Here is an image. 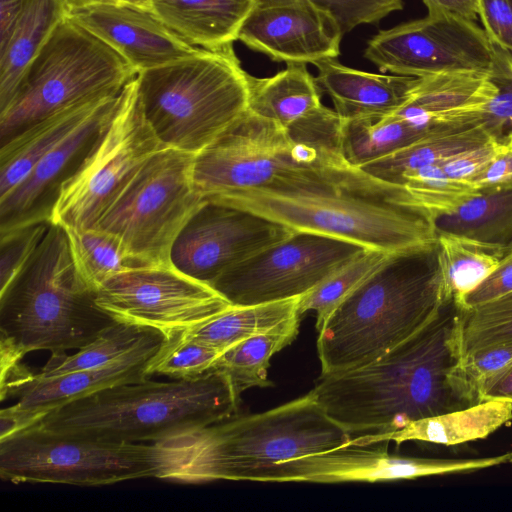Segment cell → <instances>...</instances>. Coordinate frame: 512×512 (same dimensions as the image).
<instances>
[{"label":"cell","mask_w":512,"mask_h":512,"mask_svg":"<svg viewBox=\"0 0 512 512\" xmlns=\"http://www.w3.org/2000/svg\"><path fill=\"white\" fill-rule=\"evenodd\" d=\"M459 310L445 300L431 322L378 359L321 374L312 389L316 400L351 436L396 430L479 403L461 371Z\"/></svg>","instance_id":"obj_1"},{"label":"cell","mask_w":512,"mask_h":512,"mask_svg":"<svg viewBox=\"0 0 512 512\" xmlns=\"http://www.w3.org/2000/svg\"><path fill=\"white\" fill-rule=\"evenodd\" d=\"M209 202L249 210L295 232L397 253L438 241L433 220L406 190L348 163L296 172L262 188Z\"/></svg>","instance_id":"obj_2"},{"label":"cell","mask_w":512,"mask_h":512,"mask_svg":"<svg viewBox=\"0 0 512 512\" xmlns=\"http://www.w3.org/2000/svg\"><path fill=\"white\" fill-rule=\"evenodd\" d=\"M352 436L307 394L152 443L156 477L180 484L263 482L280 462L347 445Z\"/></svg>","instance_id":"obj_3"},{"label":"cell","mask_w":512,"mask_h":512,"mask_svg":"<svg viewBox=\"0 0 512 512\" xmlns=\"http://www.w3.org/2000/svg\"><path fill=\"white\" fill-rule=\"evenodd\" d=\"M445 300L438 241L392 253L318 330L321 374L378 359L431 322Z\"/></svg>","instance_id":"obj_4"},{"label":"cell","mask_w":512,"mask_h":512,"mask_svg":"<svg viewBox=\"0 0 512 512\" xmlns=\"http://www.w3.org/2000/svg\"><path fill=\"white\" fill-rule=\"evenodd\" d=\"M239 403L228 375L213 368L193 379L110 387L59 406L39 425L95 440L155 443L235 416Z\"/></svg>","instance_id":"obj_5"},{"label":"cell","mask_w":512,"mask_h":512,"mask_svg":"<svg viewBox=\"0 0 512 512\" xmlns=\"http://www.w3.org/2000/svg\"><path fill=\"white\" fill-rule=\"evenodd\" d=\"M115 322L79 276L66 230L53 223L21 272L0 291V342L24 356L80 349Z\"/></svg>","instance_id":"obj_6"},{"label":"cell","mask_w":512,"mask_h":512,"mask_svg":"<svg viewBox=\"0 0 512 512\" xmlns=\"http://www.w3.org/2000/svg\"><path fill=\"white\" fill-rule=\"evenodd\" d=\"M342 118L324 105L288 128L247 110L213 143L195 154L192 179L199 196L267 187L305 170L347 163Z\"/></svg>","instance_id":"obj_7"},{"label":"cell","mask_w":512,"mask_h":512,"mask_svg":"<svg viewBox=\"0 0 512 512\" xmlns=\"http://www.w3.org/2000/svg\"><path fill=\"white\" fill-rule=\"evenodd\" d=\"M250 75L233 45L139 71L144 116L164 147L197 154L247 110Z\"/></svg>","instance_id":"obj_8"},{"label":"cell","mask_w":512,"mask_h":512,"mask_svg":"<svg viewBox=\"0 0 512 512\" xmlns=\"http://www.w3.org/2000/svg\"><path fill=\"white\" fill-rule=\"evenodd\" d=\"M137 74L117 52L66 17L0 111L1 145L61 110L119 95Z\"/></svg>","instance_id":"obj_9"},{"label":"cell","mask_w":512,"mask_h":512,"mask_svg":"<svg viewBox=\"0 0 512 512\" xmlns=\"http://www.w3.org/2000/svg\"><path fill=\"white\" fill-rule=\"evenodd\" d=\"M194 156L158 150L93 227L116 237L135 267L170 266L176 238L206 202L193 185Z\"/></svg>","instance_id":"obj_10"},{"label":"cell","mask_w":512,"mask_h":512,"mask_svg":"<svg viewBox=\"0 0 512 512\" xmlns=\"http://www.w3.org/2000/svg\"><path fill=\"white\" fill-rule=\"evenodd\" d=\"M153 444L118 443L34 426L0 441V477L12 483L103 486L156 477Z\"/></svg>","instance_id":"obj_11"},{"label":"cell","mask_w":512,"mask_h":512,"mask_svg":"<svg viewBox=\"0 0 512 512\" xmlns=\"http://www.w3.org/2000/svg\"><path fill=\"white\" fill-rule=\"evenodd\" d=\"M162 148L142 111L136 77L120 93L98 143L63 183L50 222L75 230L93 228L143 164Z\"/></svg>","instance_id":"obj_12"},{"label":"cell","mask_w":512,"mask_h":512,"mask_svg":"<svg viewBox=\"0 0 512 512\" xmlns=\"http://www.w3.org/2000/svg\"><path fill=\"white\" fill-rule=\"evenodd\" d=\"M366 248L310 232H295L229 268L211 287L234 306L301 297Z\"/></svg>","instance_id":"obj_13"},{"label":"cell","mask_w":512,"mask_h":512,"mask_svg":"<svg viewBox=\"0 0 512 512\" xmlns=\"http://www.w3.org/2000/svg\"><path fill=\"white\" fill-rule=\"evenodd\" d=\"M96 302L116 321L155 329L166 338L191 331L233 306L210 285L172 265L119 272L99 287Z\"/></svg>","instance_id":"obj_14"},{"label":"cell","mask_w":512,"mask_h":512,"mask_svg":"<svg viewBox=\"0 0 512 512\" xmlns=\"http://www.w3.org/2000/svg\"><path fill=\"white\" fill-rule=\"evenodd\" d=\"M363 55L381 72L420 78L441 72H491L495 50L475 21L427 15L378 31Z\"/></svg>","instance_id":"obj_15"},{"label":"cell","mask_w":512,"mask_h":512,"mask_svg":"<svg viewBox=\"0 0 512 512\" xmlns=\"http://www.w3.org/2000/svg\"><path fill=\"white\" fill-rule=\"evenodd\" d=\"M295 231L246 209L206 201L176 238L171 265L208 285Z\"/></svg>","instance_id":"obj_16"},{"label":"cell","mask_w":512,"mask_h":512,"mask_svg":"<svg viewBox=\"0 0 512 512\" xmlns=\"http://www.w3.org/2000/svg\"><path fill=\"white\" fill-rule=\"evenodd\" d=\"M512 452L472 459H430L391 454L386 446L343 445L278 463L263 482H385L465 473L510 462Z\"/></svg>","instance_id":"obj_17"},{"label":"cell","mask_w":512,"mask_h":512,"mask_svg":"<svg viewBox=\"0 0 512 512\" xmlns=\"http://www.w3.org/2000/svg\"><path fill=\"white\" fill-rule=\"evenodd\" d=\"M119 95L100 100L90 114L34 166L11 192L0 198V232L50 222L63 183L81 166L109 125Z\"/></svg>","instance_id":"obj_18"},{"label":"cell","mask_w":512,"mask_h":512,"mask_svg":"<svg viewBox=\"0 0 512 512\" xmlns=\"http://www.w3.org/2000/svg\"><path fill=\"white\" fill-rule=\"evenodd\" d=\"M343 33L327 11L304 1L258 4L238 41L276 62L315 63L337 58Z\"/></svg>","instance_id":"obj_19"},{"label":"cell","mask_w":512,"mask_h":512,"mask_svg":"<svg viewBox=\"0 0 512 512\" xmlns=\"http://www.w3.org/2000/svg\"><path fill=\"white\" fill-rule=\"evenodd\" d=\"M67 18L112 48L138 72L181 60L199 49L152 12L128 6L100 5Z\"/></svg>","instance_id":"obj_20"},{"label":"cell","mask_w":512,"mask_h":512,"mask_svg":"<svg viewBox=\"0 0 512 512\" xmlns=\"http://www.w3.org/2000/svg\"><path fill=\"white\" fill-rule=\"evenodd\" d=\"M491 72H441L420 77L396 114L421 128L478 121L496 96Z\"/></svg>","instance_id":"obj_21"},{"label":"cell","mask_w":512,"mask_h":512,"mask_svg":"<svg viewBox=\"0 0 512 512\" xmlns=\"http://www.w3.org/2000/svg\"><path fill=\"white\" fill-rule=\"evenodd\" d=\"M316 80L332 100L343 120L391 114L410 98L419 78L366 72L348 67L336 58L317 61Z\"/></svg>","instance_id":"obj_22"},{"label":"cell","mask_w":512,"mask_h":512,"mask_svg":"<svg viewBox=\"0 0 512 512\" xmlns=\"http://www.w3.org/2000/svg\"><path fill=\"white\" fill-rule=\"evenodd\" d=\"M166 338L144 344L107 365L69 372L52 377L35 374L16 393L20 407L53 411L74 400L121 384L146 380L151 357Z\"/></svg>","instance_id":"obj_23"},{"label":"cell","mask_w":512,"mask_h":512,"mask_svg":"<svg viewBox=\"0 0 512 512\" xmlns=\"http://www.w3.org/2000/svg\"><path fill=\"white\" fill-rule=\"evenodd\" d=\"M511 420V402L486 400L467 408L414 420L396 430L357 435L347 445L394 442L399 446L408 441H420L452 446L487 438Z\"/></svg>","instance_id":"obj_24"},{"label":"cell","mask_w":512,"mask_h":512,"mask_svg":"<svg viewBox=\"0 0 512 512\" xmlns=\"http://www.w3.org/2000/svg\"><path fill=\"white\" fill-rule=\"evenodd\" d=\"M153 14L189 44L218 49L238 40L256 0H151Z\"/></svg>","instance_id":"obj_25"},{"label":"cell","mask_w":512,"mask_h":512,"mask_svg":"<svg viewBox=\"0 0 512 512\" xmlns=\"http://www.w3.org/2000/svg\"><path fill=\"white\" fill-rule=\"evenodd\" d=\"M65 18L61 0H22L12 33L0 48V111L11 103L30 63Z\"/></svg>","instance_id":"obj_26"},{"label":"cell","mask_w":512,"mask_h":512,"mask_svg":"<svg viewBox=\"0 0 512 512\" xmlns=\"http://www.w3.org/2000/svg\"><path fill=\"white\" fill-rule=\"evenodd\" d=\"M491 138L479 120L438 126L412 144L361 169L380 180L395 184L408 172L442 164L460 153L483 145Z\"/></svg>","instance_id":"obj_27"},{"label":"cell","mask_w":512,"mask_h":512,"mask_svg":"<svg viewBox=\"0 0 512 512\" xmlns=\"http://www.w3.org/2000/svg\"><path fill=\"white\" fill-rule=\"evenodd\" d=\"M102 99L52 114L1 145L0 198L17 187L40 159L77 128Z\"/></svg>","instance_id":"obj_28"},{"label":"cell","mask_w":512,"mask_h":512,"mask_svg":"<svg viewBox=\"0 0 512 512\" xmlns=\"http://www.w3.org/2000/svg\"><path fill=\"white\" fill-rule=\"evenodd\" d=\"M322 90L304 63H288L273 76L250 75L248 110L288 128L322 106Z\"/></svg>","instance_id":"obj_29"},{"label":"cell","mask_w":512,"mask_h":512,"mask_svg":"<svg viewBox=\"0 0 512 512\" xmlns=\"http://www.w3.org/2000/svg\"><path fill=\"white\" fill-rule=\"evenodd\" d=\"M436 235L468 238L508 253L512 243V187L479 190L450 212L433 219Z\"/></svg>","instance_id":"obj_30"},{"label":"cell","mask_w":512,"mask_h":512,"mask_svg":"<svg viewBox=\"0 0 512 512\" xmlns=\"http://www.w3.org/2000/svg\"><path fill=\"white\" fill-rule=\"evenodd\" d=\"M434 128H421L395 112L375 118L343 120L342 153L350 166L361 168L412 144Z\"/></svg>","instance_id":"obj_31"},{"label":"cell","mask_w":512,"mask_h":512,"mask_svg":"<svg viewBox=\"0 0 512 512\" xmlns=\"http://www.w3.org/2000/svg\"><path fill=\"white\" fill-rule=\"evenodd\" d=\"M300 297L249 305L232 306L205 324L183 335L225 351L257 334L267 332L296 316Z\"/></svg>","instance_id":"obj_32"},{"label":"cell","mask_w":512,"mask_h":512,"mask_svg":"<svg viewBox=\"0 0 512 512\" xmlns=\"http://www.w3.org/2000/svg\"><path fill=\"white\" fill-rule=\"evenodd\" d=\"M300 318L296 316L231 346L221 354L214 368L228 375L238 395L250 388L272 386L267 374L270 360L296 338Z\"/></svg>","instance_id":"obj_33"},{"label":"cell","mask_w":512,"mask_h":512,"mask_svg":"<svg viewBox=\"0 0 512 512\" xmlns=\"http://www.w3.org/2000/svg\"><path fill=\"white\" fill-rule=\"evenodd\" d=\"M445 299L460 306L500 264L505 250L450 234L437 235Z\"/></svg>","instance_id":"obj_34"},{"label":"cell","mask_w":512,"mask_h":512,"mask_svg":"<svg viewBox=\"0 0 512 512\" xmlns=\"http://www.w3.org/2000/svg\"><path fill=\"white\" fill-rule=\"evenodd\" d=\"M162 338L166 336L155 329L116 321L76 353L51 354L37 376L46 378L101 367L119 360L144 344Z\"/></svg>","instance_id":"obj_35"},{"label":"cell","mask_w":512,"mask_h":512,"mask_svg":"<svg viewBox=\"0 0 512 512\" xmlns=\"http://www.w3.org/2000/svg\"><path fill=\"white\" fill-rule=\"evenodd\" d=\"M64 229L76 270L92 290L97 292L113 275L135 267L113 235L96 228Z\"/></svg>","instance_id":"obj_36"},{"label":"cell","mask_w":512,"mask_h":512,"mask_svg":"<svg viewBox=\"0 0 512 512\" xmlns=\"http://www.w3.org/2000/svg\"><path fill=\"white\" fill-rule=\"evenodd\" d=\"M392 253L366 249L316 288L300 297L298 311L316 313L317 331L335 307L367 278L376 272Z\"/></svg>","instance_id":"obj_37"},{"label":"cell","mask_w":512,"mask_h":512,"mask_svg":"<svg viewBox=\"0 0 512 512\" xmlns=\"http://www.w3.org/2000/svg\"><path fill=\"white\" fill-rule=\"evenodd\" d=\"M457 340L462 358L487 346L512 342V292L471 308H460Z\"/></svg>","instance_id":"obj_38"},{"label":"cell","mask_w":512,"mask_h":512,"mask_svg":"<svg viewBox=\"0 0 512 512\" xmlns=\"http://www.w3.org/2000/svg\"><path fill=\"white\" fill-rule=\"evenodd\" d=\"M395 184L402 186L415 207L429 215L432 220L457 208L479 191L469 182L447 176L441 164L408 172Z\"/></svg>","instance_id":"obj_39"},{"label":"cell","mask_w":512,"mask_h":512,"mask_svg":"<svg viewBox=\"0 0 512 512\" xmlns=\"http://www.w3.org/2000/svg\"><path fill=\"white\" fill-rule=\"evenodd\" d=\"M224 351L183 334L166 338L151 357L146 373L173 379H193L213 369Z\"/></svg>","instance_id":"obj_40"},{"label":"cell","mask_w":512,"mask_h":512,"mask_svg":"<svg viewBox=\"0 0 512 512\" xmlns=\"http://www.w3.org/2000/svg\"><path fill=\"white\" fill-rule=\"evenodd\" d=\"M494 50L491 73L498 91L479 121L496 140L512 142V55L496 46Z\"/></svg>","instance_id":"obj_41"},{"label":"cell","mask_w":512,"mask_h":512,"mask_svg":"<svg viewBox=\"0 0 512 512\" xmlns=\"http://www.w3.org/2000/svg\"><path fill=\"white\" fill-rule=\"evenodd\" d=\"M258 4H279L295 1L311 3L329 12L343 35L362 24H376L389 14L400 11L404 0H256Z\"/></svg>","instance_id":"obj_42"},{"label":"cell","mask_w":512,"mask_h":512,"mask_svg":"<svg viewBox=\"0 0 512 512\" xmlns=\"http://www.w3.org/2000/svg\"><path fill=\"white\" fill-rule=\"evenodd\" d=\"M51 222H40L1 233L0 291L21 272L47 233Z\"/></svg>","instance_id":"obj_43"},{"label":"cell","mask_w":512,"mask_h":512,"mask_svg":"<svg viewBox=\"0 0 512 512\" xmlns=\"http://www.w3.org/2000/svg\"><path fill=\"white\" fill-rule=\"evenodd\" d=\"M511 362L512 342L499 343L476 350L462 358L461 371L478 396L481 383Z\"/></svg>","instance_id":"obj_44"},{"label":"cell","mask_w":512,"mask_h":512,"mask_svg":"<svg viewBox=\"0 0 512 512\" xmlns=\"http://www.w3.org/2000/svg\"><path fill=\"white\" fill-rule=\"evenodd\" d=\"M478 17L491 43L512 55V0H481Z\"/></svg>","instance_id":"obj_45"},{"label":"cell","mask_w":512,"mask_h":512,"mask_svg":"<svg viewBox=\"0 0 512 512\" xmlns=\"http://www.w3.org/2000/svg\"><path fill=\"white\" fill-rule=\"evenodd\" d=\"M507 143L492 137L483 145L450 158L442 163L441 167L450 178L470 182Z\"/></svg>","instance_id":"obj_46"},{"label":"cell","mask_w":512,"mask_h":512,"mask_svg":"<svg viewBox=\"0 0 512 512\" xmlns=\"http://www.w3.org/2000/svg\"><path fill=\"white\" fill-rule=\"evenodd\" d=\"M509 292H512V250L502 258L488 277L463 298L459 307L471 308Z\"/></svg>","instance_id":"obj_47"},{"label":"cell","mask_w":512,"mask_h":512,"mask_svg":"<svg viewBox=\"0 0 512 512\" xmlns=\"http://www.w3.org/2000/svg\"><path fill=\"white\" fill-rule=\"evenodd\" d=\"M469 183L478 190L512 187V143L508 142Z\"/></svg>","instance_id":"obj_48"},{"label":"cell","mask_w":512,"mask_h":512,"mask_svg":"<svg viewBox=\"0 0 512 512\" xmlns=\"http://www.w3.org/2000/svg\"><path fill=\"white\" fill-rule=\"evenodd\" d=\"M49 411L20 407L14 404L0 412V441L39 425Z\"/></svg>","instance_id":"obj_49"},{"label":"cell","mask_w":512,"mask_h":512,"mask_svg":"<svg viewBox=\"0 0 512 512\" xmlns=\"http://www.w3.org/2000/svg\"><path fill=\"white\" fill-rule=\"evenodd\" d=\"M478 397L480 402L500 400L512 403V362L481 383Z\"/></svg>","instance_id":"obj_50"},{"label":"cell","mask_w":512,"mask_h":512,"mask_svg":"<svg viewBox=\"0 0 512 512\" xmlns=\"http://www.w3.org/2000/svg\"><path fill=\"white\" fill-rule=\"evenodd\" d=\"M430 16L453 15L476 21L481 0H422Z\"/></svg>","instance_id":"obj_51"},{"label":"cell","mask_w":512,"mask_h":512,"mask_svg":"<svg viewBox=\"0 0 512 512\" xmlns=\"http://www.w3.org/2000/svg\"><path fill=\"white\" fill-rule=\"evenodd\" d=\"M61 3L66 17L76 12L100 5L128 6L152 12L151 0H61Z\"/></svg>","instance_id":"obj_52"},{"label":"cell","mask_w":512,"mask_h":512,"mask_svg":"<svg viewBox=\"0 0 512 512\" xmlns=\"http://www.w3.org/2000/svg\"><path fill=\"white\" fill-rule=\"evenodd\" d=\"M22 6V0H0V48L8 41Z\"/></svg>","instance_id":"obj_53"},{"label":"cell","mask_w":512,"mask_h":512,"mask_svg":"<svg viewBox=\"0 0 512 512\" xmlns=\"http://www.w3.org/2000/svg\"><path fill=\"white\" fill-rule=\"evenodd\" d=\"M511 250H512V243H511V245H510V247L508 249V252L511 251Z\"/></svg>","instance_id":"obj_54"},{"label":"cell","mask_w":512,"mask_h":512,"mask_svg":"<svg viewBox=\"0 0 512 512\" xmlns=\"http://www.w3.org/2000/svg\"><path fill=\"white\" fill-rule=\"evenodd\" d=\"M510 463L512 464V457H511V459H510Z\"/></svg>","instance_id":"obj_55"}]
</instances>
